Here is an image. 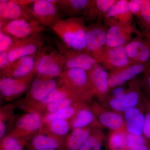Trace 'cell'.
Instances as JSON below:
<instances>
[{"mask_svg": "<svg viewBox=\"0 0 150 150\" xmlns=\"http://www.w3.org/2000/svg\"><path fill=\"white\" fill-rule=\"evenodd\" d=\"M83 17L61 18L50 27L67 48L87 52V26Z\"/></svg>", "mask_w": 150, "mask_h": 150, "instance_id": "obj_1", "label": "cell"}, {"mask_svg": "<svg viewBox=\"0 0 150 150\" xmlns=\"http://www.w3.org/2000/svg\"><path fill=\"white\" fill-rule=\"evenodd\" d=\"M65 62L66 58L59 49L44 46L38 52L33 72L37 78L59 77L64 71Z\"/></svg>", "mask_w": 150, "mask_h": 150, "instance_id": "obj_2", "label": "cell"}, {"mask_svg": "<svg viewBox=\"0 0 150 150\" xmlns=\"http://www.w3.org/2000/svg\"><path fill=\"white\" fill-rule=\"evenodd\" d=\"M56 0H36L29 5L33 18L44 27H51L62 18Z\"/></svg>", "mask_w": 150, "mask_h": 150, "instance_id": "obj_3", "label": "cell"}, {"mask_svg": "<svg viewBox=\"0 0 150 150\" xmlns=\"http://www.w3.org/2000/svg\"><path fill=\"white\" fill-rule=\"evenodd\" d=\"M59 86H63L79 95L89 92L93 93L89 72L80 69L65 70L59 77Z\"/></svg>", "mask_w": 150, "mask_h": 150, "instance_id": "obj_4", "label": "cell"}, {"mask_svg": "<svg viewBox=\"0 0 150 150\" xmlns=\"http://www.w3.org/2000/svg\"><path fill=\"white\" fill-rule=\"evenodd\" d=\"M33 1H0V28L6 22L18 19L34 20L29 5Z\"/></svg>", "mask_w": 150, "mask_h": 150, "instance_id": "obj_5", "label": "cell"}, {"mask_svg": "<svg viewBox=\"0 0 150 150\" xmlns=\"http://www.w3.org/2000/svg\"><path fill=\"white\" fill-rule=\"evenodd\" d=\"M45 40L42 34H37L23 39H16L7 51L11 63L24 56L38 53L44 47Z\"/></svg>", "mask_w": 150, "mask_h": 150, "instance_id": "obj_6", "label": "cell"}, {"mask_svg": "<svg viewBox=\"0 0 150 150\" xmlns=\"http://www.w3.org/2000/svg\"><path fill=\"white\" fill-rule=\"evenodd\" d=\"M44 28L45 27L35 20L18 19L5 23L0 30L15 39H20L40 34Z\"/></svg>", "mask_w": 150, "mask_h": 150, "instance_id": "obj_7", "label": "cell"}, {"mask_svg": "<svg viewBox=\"0 0 150 150\" xmlns=\"http://www.w3.org/2000/svg\"><path fill=\"white\" fill-rule=\"evenodd\" d=\"M108 27L106 46L108 47L124 46L134 38L142 35L134 23L129 25H114Z\"/></svg>", "mask_w": 150, "mask_h": 150, "instance_id": "obj_8", "label": "cell"}, {"mask_svg": "<svg viewBox=\"0 0 150 150\" xmlns=\"http://www.w3.org/2000/svg\"><path fill=\"white\" fill-rule=\"evenodd\" d=\"M58 49L66 58L64 71L71 69H80L89 71L98 64L87 52L67 48L63 44H58Z\"/></svg>", "mask_w": 150, "mask_h": 150, "instance_id": "obj_9", "label": "cell"}, {"mask_svg": "<svg viewBox=\"0 0 150 150\" xmlns=\"http://www.w3.org/2000/svg\"><path fill=\"white\" fill-rule=\"evenodd\" d=\"M107 29L99 21L87 26L86 47L88 53L98 63L103 49L106 46Z\"/></svg>", "mask_w": 150, "mask_h": 150, "instance_id": "obj_10", "label": "cell"}, {"mask_svg": "<svg viewBox=\"0 0 150 150\" xmlns=\"http://www.w3.org/2000/svg\"><path fill=\"white\" fill-rule=\"evenodd\" d=\"M98 63L107 71H116L131 64L124 46L107 47L103 49Z\"/></svg>", "mask_w": 150, "mask_h": 150, "instance_id": "obj_11", "label": "cell"}, {"mask_svg": "<svg viewBox=\"0 0 150 150\" xmlns=\"http://www.w3.org/2000/svg\"><path fill=\"white\" fill-rule=\"evenodd\" d=\"M35 76L34 72L27 76L22 78L8 77L1 78L0 92L2 96L6 99H13L21 95L30 86Z\"/></svg>", "mask_w": 150, "mask_h": 150, "instance_id": "obj_12", "label": "cell"}, {"mask_svg": "<svg viewBox=\"0 0 150 150\" xmlns=\"http://www.w3.org/2000/svg\"><path fill=\"white\" fill-rule=\"evenodd\" d=\"M124 48L131 64L150 62V41L143 35L134 38Z\"/></svg>", "mask_w": 150, "mask_h": 150, "instance_id": "obj_13", "label": "cell"}, {"mask_svg": "<svg viewBox=\"0 0 150 150\" xmlns=\"http://www.w3.org/2000/svg\"><path fill=\"white\" fill-rule=\"evenodd\" d=\"M134 16L129 8V1L117 0L103 17L108 27L114 25H129L133 24Z\"/></svg>", "mask_w": 150, "mask_h": 150, "instance_id": "obj_14", "label": "cell"}, {"mask_svg": "<svg viewBox=\"0 0 150 150\" xmlns=\"http://www.w3.org/2000/svg\"><path fill=\"white\" fill-rule=\"evenodd\" d=\"M150 67V62L145 64H131L120 69L110 72V88L122 86L142 73L146 72Z\"/></svg>", "mask_w": 150, "mask_h": 150, "instance_id": "obj_15", "label": "cell"}, {"mask_svg": "<svg viewBox=\"0 0 150 150\" xmlns=\"http://www.w3.org/2000/svg\"><path fill=\"white\" fill-rule=\"evenodd\" d=\"M43 117L38 112L31 111L22 115L16 123V130L11 136L23 138L35 133L43 126Z\"/></svg>", "mask_w": 150, "mask_h": 150, "instance_id": "obj_16", "label": "cell"}, {"mask_svg": "<svg viewBox=\"0 0 150 150\" xmlns=\"http://www.w3.org/2000/svg\"><path fill=\"white\" fill-rule=\"evenodd\" d=\"M38 52L30 56L22 57L11 63L8 69L1 74L2 77H8L18 79L25 77L32 74L35 68Z\"/></svg>", "mask_w": 150, "mask_h": 150, "instance_id": "obj_17", "label": "cell"}, {"mask_svg": "<svg viewBox=\"0 0 150 150\" xmlns=\"http://www.w3.org/2000/svg\"><path fill=\"white\" fill-rule=\"evenodd\" d=\"M91 0H60L58 5L61 13L70 17L87 18L92 6Z\"/></svg>", "mask_w": 150, "mask_h": 150, "instance_id": "obj_18", "label": "cell"}, {"mask_svg": "<svg viewBox=\"0 0 150 150\" xmlns=\"http://www.w3.org/2000/svg\"><path fill=\"white\" fill-rule=\"evenodd\" d=\"M88 72L93 92L98 96H105L110 89L109 73L99 64Z\"/></svg>", "mask_w": 150, "mask_h": 150, "instance_id": "obj_19", "label": "cell"}, {"mask_svg": "<svg viewBox=\"0 0 150 150\" xmlns=\"http://www.w3.org/2000/svg\"><path fill=\"white\" fill-rule=\"evenodd\" d=\"M58 86L59 83L54 79L36 77L30 84L28 96L34 101L40 102Z\"/></svg>", "mask_w": 150, "mask_h": 150, "instance_id": "obj_20", "label": "cell"}, {"mask_svg": "<svg viewBox=\"0 0 150 150\" xmlns=\"http://www.w3.org/2000/svg\"><path fill=\"white\" fill-rule=\"evenodd\" d=\"M140 97L139 93L137 90H129L122 95L112 97L109 101V106L117 112H124L130 108L136 107Z\"/></svg>", "mask_w": 150, "mask_h": 150, "instance_id": "obj_21", "label": "cell"}, {"mask_svg": "<svg viewBox=\"0 0 150 150\" xmlns=\"http://www.w3.org/2000/svg\"><path fill=\"white\" fill-rule=\"evenodd\" d=\"M126 131L129 134L142 135L143 134L145 116L136 107L130 108L124 112Z\"/></svg>", "mask_w": 150, "mask_h": 150, "instance_id": "obj_22", "label": "cell"}, {"mask_svg": "<svg viewBox=\"0 0 150 150\" xmlns=\"http://www.w3.org/2000/svg\"><path fill=\"white\" fill-rule=\"evenodd\" d=\"M65 140L52 135L38 134L32 138L30 146L33 150L55 149L64 150Z\"/></svg>", "mask_w": 150, "mask_h": 150, "instance_id": "obj_23", "label": "cell"}, {"mask_svg": "<svg viewBox=\"0 0 150 150\" xmlns=\"http://www.w3.org/2000/svg\"><path fill=\"white\" fill-rule=\"evenodd\" d=\"M91 134L87 128L73 129L65 139L64 150H79Z\"/></svg>", "mask_w": 150, "mask_h": 150, "instance_id": "obj_24", "label": "cell"}, {"mask_svg": "<svg viewBox=\"0 0 150 150\" xmlns=\"http://www.w3.org/2000/svg\"><path fill=\"white\" fill-rule=\"evenodd\" d=\"M98 120L101 125L113 131L121 130L125 125V120L118 112L104 110L99 113Z\"/></svg>", "mask_w": 150, "mask_h": 150, "instance_id": "obj_25", "label": "cell"}, {"mask_svg": "<svg viewBox=\"0 0 150 150\" xmlns=\"http://www.w3.org/2000/svg\"><path fill=\"white\" fill-rule=\"evenodd\" d=\"M94 119L92 111L87 108H82L78 110L70 123L73 129L87 128L92 124Z\"/></svg>", "mask_w": 150, "mask_h": 150, "instance_id": "obj_26", "label": "cell"}, {"mask_svg": "<svg viewBox=\"0 0 150 150\" xmlns=\"http://www.w3.org/2000/svg\"><path fill=\"white\" fill-rule=\"evenodd\" d=\"M77 95L67 88L59 86L39 103L45 106L47 105L60 101L68 98H75Z\"/></svg>", "mask_w": 150, "mask_h": 150, "instance_id": "obj_27", "label": "cell"}, {"mask_svg": "<svg viewBox=\"0 0 150 150\" xmlns=\"http://www.w3.org/2000/svg\"><path fill=\"white\" fill-rule=\"evenodd\" d=\"M137 19L142 35L150 41V0H143L141 16Z\"/></svg>", "mask_w": 150, "mask_h": 150, "instance_id": "obj_28", "label": "cell"}, {"mask_svg": "<svg viewBox=\"0 0 150 150\" xmlns=\"http://www.w3.org/2000/svg\"><path fill=\"white\" fill-rule=\"evenodd\" d=\"M79 109H77L72 104L60 109L56 112L47 113L43 117V123L48 124L55 120H69V119L72 118Z\"/></svg>", "mask_w": 150, "mask_h": 150, "instance_id": "obj_29", "label": "cell"}, {"mask_svg": "<svg viewBox=\"0 0 150 150\" xmlns=\"http://www.w3.org/2000/svg\"><path fill=\"white\" fill-rule=\"evenodd\" d=\"M46 124L51 135L60 138L69 134L71 128L69 120H55Z\"/></svg>", "mask_w": 150, "mask_h": 150, "instance_id": "obj_30", "label": "cell"}, {"mask_svg": "<svg viewBox=\"0 0 150 150\" xmlns=\"http://www.w3.org/2000/svg\"><path fill=\"white\" fill-rule=\"evenodd\" d=\"M28 139L13 136L5 137L1 140L0 150H23Z\"/></svg>", "mask_w": 150, "mask_h": 150, "instance_id": "obj_31", "label": "cell"}, {"mask_svg": "<svg viewBox=\"0 0 150 150\" xmlns=\"http://www.w3.org/2000/svg\"><path fill=\"white\" fill-rule=\"evenodd\" d=\"M126 135L122 130L113 131L108 139V147L110 150H127Z\"/></svg>", "mask_w": 150, "mask_h": 150, "instance_id": "obj_32", "label": "cell"}, {"mask_svg": "<svg viewBox=\"0 0 150 150\" xmlns=\"http://www.w3.org/2000/svg\"><path fill=\"white\" fill-rule=\"evenodd\" d=\"M117 0H96L94 1V18H103L108 12Z\"/></svg>", "mask_w": 150, "mask_h": 150, "instance_id": "obj_33", "label": "cell"}, {"mask_svg": "<svg viewBox=\"0 0 150 150\" xmlns=\"http://www.w3.org/2000/svg\"><path fill=\"white\" fill-rule=\"evenodd\" d=\"M146 144V141L142 135H136L127 133L126 148L127 150H132Z\"/></svg>", "mask_w": 150, "mask_h": 150, "instance_id": "obj_34", "label": "cell"}, {"mask_svg": "<svg viewBox=\"0 0 150 150\" xmlns=\"http://www.w3.org/2000/svg\"><path fill=\"white\" fill-rule=\"evenodd\" d=\"M102 139L100 137L91 134L87 140L79 150H101Z\"/></svg>", "mask_w": 150, "mask_h": 150, "instance_id": "obj_35", "label": "cell"}, {"mask_svg": "<svg viewBox=\"0 0 150 150\" xmlns=\"http://www.w3.org/2000/svg\"><path fill=\"white\" fill-rule=\"evenodd\" d=\"M74 98L73 97L68 98L60 101L47 105L45 107L48 112L47 113L56 112L60 109L72 105Z\"/></svg>", "mask_w": 150, "mask_h": 150, "instance_id": "obj_36", "label": "cell"}, {"mask_svg": "<svg viewBox=\"0 0 150 150\" xmlns=\"http://www.w3.org/2000/svg\"><path fill=\"white\" fill-rule=\"evenodd\" d=\"M16 39L0 30V53L8 51Z\"/></svg>", "mask_w": 150, "mask_h": 150, "instance_id": "obj_37", "label": "cell"}, {"mask_svg": "<svg viewBox=\"0 0 150 150\" xmlns=\"http://www.w3.org/2000/svg\"><path fill=\"white\" fill-rule=\"evenodd\" d=\"M143 0H130L129 1V11L134 16L137 18L141 16Z\"/></svg>", "mask_w": 150, "mask_h": 150, "instance_id": "obj_38", "label": "cell"}, {"mask_svg": "<svg viewBox=\"0 0 150 150\" xmlns=\"http://www.w3.org/2000/svg\"><path fill=\"white\" fill-rule=\"evenodd\" d=\"M11 63L8 57L7 51L0 53V70L1 75L6 71L8 69Z\"/></svg>", "mask_w": 150, "mask_h": 150, "instance_id": "obj_39", "label": "cell"}, {"mask_svg": "<svg viewBox=\"0 0 150 150\" xmlns=\"http://www.w3.org/2000/svg\"><path fill=\"white\" fill-rule=\"evenodd\" d=\"M143 134L146 138L150 139V113H147L145 116Z\"/></svg>", "mask_w": 150, "mask_h": 150, "instance_id": "obj_40", "label": "cell"}, {"mask_svg": "<svg viewBox=\"0 0 150 150\" xmlns=\"http://www.w3.org/2000/svg\"><path fill=\"white\" fill-rule=\"evenodd\" d=\"M144 81L143 85L145 89L150 94V67L146 71Z\"/></svg>", "mask_w": 150, "mask_h": 150, "instance_id": "obj_41", "label": "cell"}, {"mask_svg": "<svg viewBox=\"0 0 150 150\" xmlns=\"http://www.w3.org/2000/svg\"><path fill=\"white\" fill-rule=\"evenodd\" d=\"M112 89V97L118 96L122 95L127 91L126 89L121 86L116 87Z\"/></svg>", "mask_w": 150, "mask_h": 150, "instance_id": "obj_42", "label": "cell"}, {"mask_svg": "<svg viewBox=\"0 0 150 150\" xmlns=\"http://www.w3.org/2000/svg\"><path fill=\"white\" fill-rule=\"evenodd\" d=\"M7 127L6 122L3 120L0 121V139L1 140L4 138L6 132Z\"/></svg>", "mask_w": 150, "mask_h": 150, "instance_id": "obj_43", "label": "cell"}, {"mask_svg": "<svg viewBox=\"0 0 150 150\" xmlns=\"http://www.w3.org/2000/svg\"><path fill=\"white\" fill-rule=\"evenodd\" d=\"M132 150H150V148L148 145L146 144Z\"/></svg>", "mask_w": 150, "mask_h": 150, "instance_id": "obj_44", "label": "cell"}, {"mask_svg": "<svg viewBox=\"0 0 150 150\" xmlns=\"http://www.w3.org/2000/svg\"><path fill=\"white\" fill-rule=\"evenodd\" d=\"M40 150H59L58 149H43Z\"/></svg>", "mask_w": 150, "mask_h": 150, "instance_id": "obj_45", "label": "cell"}]
</instances>
